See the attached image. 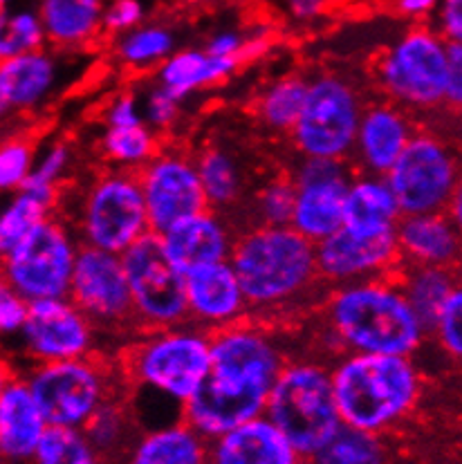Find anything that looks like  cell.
Returning <instances> with one entry per match:
<instances>
[{
	"instance_id": "cell-11",
	"label": "cell",
	"mask_w": 462,
	"mask_h": 464,
	"mask_svg": "<svg viewBox=\"0 0 462 464\" xmlns=\"http://www.w3.org/2000/svg\"><path fill=\"white\" fill-rule=\"evenodd\" d=\"M402 216L440 213L460 193V169L449 141L433 130H416L398 162L384 175Z\"/></svg>"
},
{
	"instance_id": "cell-49",
	"label": "cell",
	"mask_w": 462,
	"mask_h": 464,
	"mask_svg": "<svg viewBox=\"0 0 462 464\" xmlns=\"http://www.w3.org/2000/svg\"><path fill=\"white\" fill-rule=\"evenodd\" d=\"M433 16H436L433 30L447 43L462 39V0H440Z\"/></svg>"
},
{
	"instance_id": "cell-10",
	"label": "cell",
	"mask_w": 462,
	"mask_h": 464,
	"mask_svg": "<svg viewBox=\"0 0 462 464\" xmlns=\"http://www.w3.org/2000/svg\"><path fill=\"white\" fill-rule=\"evenodd\" d=\"M364 106V99L351 79L339 74L310 79L303 108L290 132L299 158L348 162Z\"/></svg>"
},
{
	"instance_id": "cell-23",
	"label": "cell",
	"mask_w": 462,
	"mask_h": 464,
	"mask_svg": "<svg viewBox=\"0 0 462 464\" xmlns=\"http://www.w3.org/2000/svg\"><path fill=\"white\" fill-rule=\"evenodd\" d=\"M399 263L454 267L460 258V225L445 211L402 216L395 225Z\"/></svg>"
},
{
	"instance_id": "cell-43",
	"label": "cell",
	"mask_w": 462,
	"mask_h": 464,
	"mask_svg": "<svg viewBox=\"0 0 462 464\" xmlns=\"http://www.w3.org/2000/svg\"><path fill=\"white\" fill-rule=\"evenodd\" d=\"M141 103V120L144 124L155 130L158 135L171 130L176 126V121L180 120V106L182 102L176 94L168 92L167 88H162L158 82L150 85L144 92V97H140Z\"/></svg>"
},
{
	"instance_id": "cell-36",
	"label": "cell",
	"mask_w": 462,
	"mask_h": 464,
	"mask_svg": "<svg viewBox=\"0 0 462 464\" xmlns=\"http://www.w3.org/2000/svg\"><path fill=\"white\" fill-rule=\"evenodd\" d=\"M159 135L150 130L146 124L124 126V128H103L99 150L103 160L112 164V169L138 170L158 153Z\"/></svg>"
},
{
	"instance_id": "cell-46",
	"label": "cell",
	"mask_w": 462,
	"mask_h": 464,
	"mask_svg": "<svg viewBox=\"0 0 462 464\" xmlns=\"http://www.w3.org/2000/svg\"><path fill=\"white\" fill-rule=\"evenodd\" d=\"M25 301L0 274V339H12L21 333L27 316Z\"/></svg>"
},
{
	"instance_id": "cell-40",
	"label": "cell",
	"mask_w": 462,
	"mask_h": 464,
	"mask_svg": "<svg viewBox=\"0 0 462 464\" xmlns=\"http://www.w3.org/2000/svg\"><path fill=\"white\" fill-rule=\"evenodd\" d=\"M70 167H72L70 146L63 141H54L43 153H36L34 167H32L30 178L23 188L30 191L32 196L41 198L47 205L56 207V200L61 196V184H63Z\"/></svg>"
},
{
	"instance_id": "cell-31",
	"label": "cell",
	"mask_w": 462,
	"mask_h": 464,
	"mask_svg": "<svg viewBox=\"0 0 462 464\" xmlns=\"http://www.w3.org/2000/svg\"><path fill=\"white\" fill-rule=\"evenodd\" d=\"M82 430L106 464H120L124 460L126 451L140 435L133 411L120 397L108 400Z\"/></svg>"
},
{
	"instance_id": "cell-53",
	"label": "cell",
	"mask_w": 462,
	"mask_h": 464,
	"mask_svg": "<svg viewBox=\"0 0 462 464\" xmlns=\"http://www.w3.org/2000/svg\"><path fill=\"white\" fill-rule=\"evenodd\" d=\"M14 377H16V372H14L12 363H9L7 357H5V354L0 353V391H3V388L7 386V383L12 382Z\"/></svg>"
},
{
	"instance_id": "cell-54",
	"label": "cell",
	"mask_w": 462,
	"mask_h": 464,
	"mask_svg": "<svg viewBox=\"0 0 462 464\" xmlns=\"http://www.w3.org/2000/svg\"><path fill=\"white\" fill-rule=\"evenodd\" d=\"M9 115H12V108H9L7 99H5L3 90H0V124H5L9 120Z\"/></svg>"
},
{
	"instance_id": "cell-18",
	"label": "cell",
	"mask_w": 462,
	"mask_h": 464,
	"mask_svg": "<svg viewBox=\"0 0 462 464\" xmlns=\"http://www.w3.org/2000/svg\"><path fill=\"white\" fill-rule=\"evenodd\" d=\"M314 256H317L319 278L325 287L390 276L399 267L395 229L380 231V234H357L342 227L314 245Z\"/></svg>"
},
{
	"instance_id": "cell-57",
	"label": "cell",
	"mask_w": 462,
	"mask_h": 464,
	"mask_svg": "<svg viewBox=\"0 0 462 464\" xmlns=\"http://www.w3.org/2000/svg\"><path fill=\"white\" fill-rule=\"evenodd\" d=\"M0 464H9L7 460H3V458H0Z\"/></svg>"
},
{
	"instance_id": "cell-55",
	"label": "cell",
	"mask_w": 462,
	"mask_h": 464,
	"mask_svg": "<svg viewBox=\"0 0 462 464\" xmlns=\"http://www.w3.org/2000/svg\"><path fill=\"white\" fill-rule=\"evenodd\" d=\"M182 3L197 5V7H200V5H216V3H223V0H182Z\"/></svg>"
},
{
	"instance_id": "cell-13",
	"label": "cell",
	"mask_w": 462,
	"mask_h": 464,
	"mask_svg": "<svg viewBox=\"0 0 462 464\" xmlns=\"http://www.w3.org/2000/svg\"><path fill=\"white\" fill-rule=\"evenodd\" d=\"M121 263L140 333L187 324L185 274L167 258L158 234L149 231L130 245L121 254Z\"/></svg>"
},
{
	"instance_id": "cell-26",
	"label": "cell",
	"mask_w": 462,
	"mask_h": 464,
	"mask_svg": "<svg viewBox=\"0 0 462 464\" xmlns=\"http://www.w3.org/2000/svg\"><path fill=\"white\" fill-rule=\"evenodd\" d=\"M103 7L106 0H39L45 43L65 52L92 45L103 34Z\"/></svg>"
},
{
	"instance_id": "cell-41",
	"label": "cell",
	"mask_w": 462,
	"mask_h": 464,
	"mask_svg": "<svg viewBox=\"0 0 462 464\" xmlns=\"http://www.w3.org/2000/svg\"><path fill=\"white\" fill-rule=\"evenodd\" d=\"M34 160L36 149L27 137H0V196L16 193L25 187Z\"/></svg>"
},
{
	"instance_id": "cell-15",
	"label": "cell",
	"mask_w": 462,
	"mask_h": 464,
	"mask_svg": "<svg viewBox=\"0 0 462 464\" xmlns=\"http://www.w3.org/2000/svg\"><path fill=\"white\" fill-rule=\"evenodd\" d=\"M68 298L99 333L138 330L121 256L82 245L74 260Z\"/></svg>"
},
{
	"instance_id": "cell-21",
	"label": "cell",
	"mask_w": 462,
	"mask_h": 464,
	"mask_svg": "<svg viewBox=\"0 0 462 464\" xmlns=\"http://www.w3.org/2000/svg\"><path fill=\"white\" fill-rule=\"evenodd\" d=\"M158 238L167 258L187 274L193 267L229 260L236 234L223 213L207 209L168 227Z\"/></svg>"
},
{
	"instance_id": "cell-1",
	"label": "cell",
	"mask_w": 462,
	"mask_h": 464,
	"mask_svg": "<svg viewBox=\"0 0 462 464\" xmlns=\"http://www.w3.org/2000/svg\"><path fill=\"white\" fill-rule=\"evenodd\" d=\"M209 372L182 406V420L209 440L265 413L267 392L287 362L274 333L243 319L209 334Z\"/></svg>"
},
{
	"instance_id": "cell-48",
	"label": "cell",
	"mask_w": 462,
	"mask_h": 464,
	"mask_svg": "<svg viewBox=\"0 0 462 464\" xmlns=\"http://www.w3.org/2000/svg\"><path fill=\"white\" fill-rule=\"evenodd\" d=\"M245 41H247V34H245V32L234 30V27H225V30H216L214 34L207 39L205 50L209 52V54L220 56V59H234L238 61L240 65H245Z\"/></svg>"
},
{
	"instance_id": "cell-4",
	"label": "cell",
	"mask_w": 462,
	"mask_h": 464,
	"mask_svg": "<svg viewBox=\"0 0 462 464\" xmlns=\"http://www.w3.org/2000/svg\"><path fill=\"white\" fill-rule=\"evenodd\" d=\"M342 424L389 438L418 411L422 371L409 354H339L330 363Z\"/></svg>"
},
{
	"instance_id": "cell-28",
	"label": "cell",
	"mask_w": 462,
	"mask_h": 464,
	"mask_svg": "<svg viewBox=\"0 0 462 464\" xmlns=\"http://www.w3.org/2000/svg\"><path fill=\"white\" fill-rule=\"evenodd\" d=\"M209 442L185 420L141 430L120 464H207Z\"/></svg>"
},
{
	"instance_id": "cell-8",
	"label": "cell",
	"mask_w": 462,
	"mask_h": 464,
	"mask_svg": "<svg viewBox=\"0 0 462 464\" xmlns=\"http://www.w3.org/2000/svg\"><path fill=\"white\" fill-rule=\"evenodd\" d=\"M375 79L384 97L411 115L447 108V41L433 27H411L381 52Z\"/></svg>"
},
{
	"instance_id": "cell-14",
	"label": "cell",
	"mask_w": 462,
	"mask_h": 464,
	"mask_svg": "<svg viewBox=\"0 0 462 464\" xmlns=\"http://www.w3.org/2000/svg\"><path fill=\"white\" fill-rule=\"evenodd\" d=\"M138 182L153 234H162L180 220L209 209L196 158L185 149L159 146L158 153L138 170Z\"/></svg>"
},
{
	"instance_id": "cell-44",
	"label": "cell",
	"mask_w": 462,
	"mask_h": 464,
	"mask_svg": "<svg viewBox=\"0 0 462 464\" xmlns=\"http://www.w3.org/2000/svg\"><path fill=\"white\" fill-rule=\"evenodd\" d=\"M438 339L442 353L449 359H460L462 354V290L454 292L442 305L431 333Z\"/></svg>"
},
{
	"instance_id": "cell-56",
	"label": "cell",
	"mask_w": 462,
	"mask_h": 464,
	"mask_svg": "<svg viewBox=\"0 0 462 464\" xmlns=\"http://www.w3.org/2000/svg\"><path fill=\"white\" fill-rule=\"evenodd\" d=\"M14 3H16V0H0V12H5V9H12Z\"/></svg>"
},
{
	"instance_id": "cell-37",
	"label": "cell",
	"mask_w": 462,
	"mask_h": 464,
	"mask_svg": "<svg viewBox=\"0 0 462 464\" xmlns=\"http://www.w3.org/2000/svg\"><path fill=\"white\" fill-rule=\"evenodd\" d=\"M54 207L47 205L30 191L12 193L7 205L0 209V260L5 258L27 234L36 229L47 216H52Z\"/></svg>"
},
{
	"instance_id": "cell-3",
	"label": "cell",
	"mask_w": 462,
	"mask_h": 464,
	"mask_svg": "<svg viewBox=\"0 0 462 464\" xmlns=\"http://www.w3.org/2000/svg\"><path fill=\"white\" fill-rule=\"evenodd\" d=\"M229 263L247 298L249 319L303 305L323 285L314 245L290 225H252L236 234Z\"/></svg>"
},
{
	"instance_id": "cell-38",
	"label": "cell",
	"mask_w": 462,
	"mask_h": 464,
	"mask_svg": "<svg viewBox=\"0 0 462 464\" xmlns=\"http://www.w3.org/2000/svg\"><path fill=\"white\" fill-rule=\"evenodd\" d=\"M45 45V32L36 9L14 5L0 12V63Z\"/></svg>"
},
{
	"instance_id": "cell-39",
	"label": "cell",
	"mask_w": 462,
	"mask_h": 464,
	"mask_svg": "<svg viewBox=\"0 0 462 464\" xmlns=\"http://www.w3.org/2000/svg\"><path fill=\"white\" fill-rule=\"evenodd\" d=\"M32 464H106L82 429L47 426L36 447Z\"/></svg>"
},
{
	"instance_id": "cell-33",
	"label": "cell",
	"mask_w": 462,
	"mask_h": 464,
	"mask_svg": "<svg viewBox=\"0 0 462 464\" xmlns=\"http://www.w3.org/2000/svg\"><path fill=\"white\" fill-rule=\"evenodd\" d=\"M393 451L386 435L352 429L342 424L322 449L313 453L305 464H390Z\"/></svg>"
},
{
	"instance_id": "cell-2",
	"label": "cell",
	"mask_w": 462,
	"mask_h": 464,
	"mask_svg": "<svg viewBox=\"0 0 462 464\" xmlns=\"http://www.w3.org/2000/svg\"><path fill=\"white\" fill-rule=\"evenodd\" d=\"M322 339L339 354H413L427 330L413 314L395 274L328 287L322 303Z\"/></svg>"
},
{
	"instance_id": "cell-25",
	"label": "cell",
	"mask_w": 462,
	"mask_h": 464,
	"mask_svg": "<svg viewBox=\"0 0 462 464\" xmlns=\"http://www.w3.org/2000/svg\"><path fill=\"white\" fill-rule=\"evenodd\" d=\"M59 83V63L45 47L0 63V90L12 112L41 108Z\"/></svg>"
},
{
	"instance_id": "cell-32",
	"label": "cell",
	"mask_w": 462,
	"mask_h": 464,
	"mask_svg": "<svg viewBox=\"0 0 462 464\" xmlns=\"http://www.w3.org/2000/svg\"><path fill=\"white\" fill-rule=\"evenodd\" d=\"M193 158L209 209L223 213L238 205L243 198L245 179L234 155L220 146H207Z\"/></svg>"
},
{
	"instance_id": "cell-52",
	"label": "cell",
	"mask_w": 462,
	"mask_h": 464,
	"mask_svg": "<svg viewBox=\"0 0 462 464\" xmlns=\"http://www.w3.org/2000/svg\"><path fill=\"white\" fill-rule=\"evenodd\" d=\"M438 3L440 0H395V9H398L399 16L419 21V18L433 16Z\"/></svg>"
},
{
	"instance_id": "cell-9",
	"label": "cell",
	"mask_w": 462,
	"mask_h": 464,
	"mask_svg": "<svg viewBox=\"0 0 462 464\" xmlns=\"http://www.w3.org/2000/svg\"><path fill=\"white\" fill-rule=\"evenodd\" d=\"M47 426L83 429L88 420L112 400L115 377L111 363L94 354L68 362L36 363L23 375Z\"/></svg>"
},
{
	"instance_id": "cell-20",
	"label": "cell",
	"mask_w": 462,
	"mask_h": 464,
	"mask_svg": "<svg viewBox=\"0 0 462 464\" xmlns=\"http://www.w3.org/2000/svg\"><path fill=\"white\" fill-rule=\"evenodd\" d=\"M416 130L418 126L411 112L389 99L364 106L351 153V162L355 164L352 170L386 175Z\"/></svg>"
},
{
	"instance_id": "cell-12",
	"label": "cell",
	"mask_w": 462,
	"mask_h": 464,
	"mask_svg": "<svg viewBox=\"0 0 462 464\" xmlns=\"http://www.w3.org/2000/svg\"><path fill=\"white\" fill-rule=\"evenodd\" d=\"M79 240L54 213L0 260V274L27 303L68 296Z\"/></svg>"
},
{
	"instance_id": "cell-6",
	"label": "cell",
	"mask_w": 462,
	"mask_h": 464,
	"mask_svg": "<svg viewBox=\"0 0 462 464\" xmlns=\"http://www.w3.org/2000/svg\"><path fill=\"white\" fill-rule=\"evenodd\" d=\"M263 415L308 460L342 426L330 362L314 357L287 359L267 392Z\"/></svg>"
},
{
	"instance_id": "cell-22",
	"label": "cell",
	"mask_w": 462,
	"mask_h": 464,
	"mask_svg": "<svg viewBox=\"0 0 462 464\" xmlns=\"http://www.w3.org/2000/svg\"><path fill=\"white\" fill-rule=\"evenodd\" d=\"M207 464H305L265 415L209 440Z\"/></svg>"
},
{
	"instance_id": "cell-24",
	"label": "cell",
	"mask_w": 462,
	"mask_h": 464,
	"mask_svg": "<svg viewBox=\"0 0 462 464\" xmlns=\"http://www.w3.org/2000/svg\"><path fill=\"white\" fill-rule=\"evenodd\" d=\"M47 430L30 386L16 375L0 391V458L7 462H30Z\"/></svg>"
},
{
	"instance_id": "cell-16",
	"label": "cell",
	"mask_w": 462,
	"mask_h": 464,
	"mask_svg": "<svg viewBox=\"0 0 462 464\" xmlns=\"http://www.w3.org/2000/svg\"><path fill=\"white\" fill-rule=\"evenodd\" d=\"M16 339L30 366H36L91 357L97 353L99 330L68 296L41 298L27 305Z\"/></svg>"
},
{
	"instance_id": "cell-34",
	"label": "cell",
	"mask_w": 462,
	"mask_h": 464,
	"mask_svg": "<svg viewBox=\"0 0 462 464\" xmlns=\"http://www.w3.org/2000/svg\"><path fill=\"white\" fill-rule=\"evenodd\" d=\"M176 32L164 23H141L126 34L115 36V56L121 65L138 72L158 70L178 50Z\"/></svg>"
},
{
	"instance_id": "cell-47",
	"label": "cell",
	"mask_w": 462,
	"mask_h": 464,
	"mask_svg": "<svg viewBox=\"0 0 462 464\" xmlns=\"http://www.w3.org/2000/svg\"><path fill=\"white\" fill-rule=\"evenodd\" d=\"M103 124L106 128H124L144 124L141 120V103L135 92H120L108 102L103 111Z\"/></svg>"
},
{
	"instance_id": "cell-45",
	"label": "cell",
	"mask_w": 462,
	"mask_h": 464,
	"mask_svg": "<svg viewBox=\"0 0 462 464\" xmlns=\"http://www.w3.org/2000/svg\"><path fill=\"white\" fill-rule=\"evenodd\" d=\"M146 21L144 0H106L101 32L106 36H121Z\"/></svg>"
},
{
	"instance_id": "cell-7",
	"label": "cell",
	"mask_w": 462,
	"mask_h": 464,
	"mask_svg": "<svg viewBox=\"0 0 462 464\" xmlns=\"http://www.w3.org/2000/svg\"><path fill=\"white\" fill-rule=\"evenodd\" d=\"M68 225L79 245L124 254L150 231L138 173L111 169L92 178L79 196L74 220Z\"/></svg>"
},
{
	"instance_id": "cell-27",
	"label": "cell",
	"mask_w": 462,
	"mask_h": 464,
	"mask_svg": "<svg viewBox=\"0 0 462 464\" xmlns=\"http://www.w3.org/2000/svg\"><path fill=\"white\" fill-rule=\"evenodd\" d=\"M402 218L384 175L352 173L343 198V229L357 234L393 231Z\"/></svg>"
},
{
	"instance_id": "cell-17",
	"label": "cell",
	"mask_w": 462,
	"mask_h": 464,
	"mask_svg": "<svg viewBox=\"0 0 462 464\" xmlns=\"http://www.w3.org/2000/svg\"><path fill=\"white\" fill-rule=\"evenodd\" d=\"M352 164L342 160L301 158L290 173L294 209L290 227L317 245L343 225V198L352 178Z\"/></svg>"
},
{
	"instance_id": "cell-51",
	"label": "cell",
	"mask_w": 462,
	"mask_h": 464,
	"mask_svg": "<svg viewBox=\"0 0 462 464\" xmlns=\"http://www.w3.org/2000/svg\"><path fill=\"white\" fill-rule=\"evenodd\" d=\"M330 0H285V9L294 21L310 23L328 9Z\"/></svg>"
},
{
	"instance_id": "cell-42",
	"label": "cell",
	"mask_w": 462,
	"mask_h": 464,
	"mask_svg": "<svg viewBox=\"0 0 462 464\" xmlns=\"http://www.w3.org/2000/svg\"><path fill=\"white\" fill-rule=\"evenodd\" d=\"M292 209H294V184L290 175L272 179L265 187L258 188L252 202L256 225L287 227L292 220Z\"/></svg>"
},
{
	"instance_id": "cell-5",
	"label": "cell",
	"mask_w": 462,
	"mask_h": 464,
	"mask_svg": "<svg viewBox=\"0 0 462 464\" xmlns=\"http://www.w3.org/2000/svg\"><path fill=\"white\" fill-rule=\"evenodd\" d=\"M209 333L193 324L144 330L121 357L126 382L144 388L182 411L209 372Z\"/></svg>"
},
{
	"instance_id": "cell-19",
	"label": "cell",
	"mask_w": 462,
	"mask_h": 464,
	"mask_svg": "<svg viewBox=\"0 0 462 464\" xmlns=\"http://www.w3.org/2000/svg\"><path fill=\"white\" fill-rule=\"evenodd\" d=\"M185 296L187 321L209 334L249 316L247 298L229 260L188 269Z\"/></svg>"
},
{
	"instance_id": "cell-30",
	"label": "cell",
	"mask_w": 462,
	"mask_h": 464,
	"mask_svg": "<svg viewBox=\"0 0 462 464\" xmlns=\"http://www.w3.org/2000/svg\"><path fill=\"white\" fill-rule=\"evenodd\" d=\"M395 278H398L399 290L411 305L413 314L418 316V321L428 334L447 298L458 290V274L454 267L399 263Z\"/></svg>"
},
{
	"instance_id": "cell-35",
	"label": "cell",
	"mask_w": 462,
	"mask_h": 464,
	"mask_svg": "<svg viewBox=\"0 0 462 464\" xmlns=\"http://www.w3.org/2000/svg\"><path fill=\"white\" fill-rule=\"evenodd\" d=\"M308 79L287 74L276 79L256 97V117L267 130L290 135L303 108Z\"/></svg>"
},
{
	"instance_id": "cell-50",
	"label": "cell",
	"mask_w": 462,
	"mask_h": 464,
	"mask_svg": "<svg viewBox=\"0 0 462 464\" xmlns=\"http://www.w3.org/2000/svg\"><path fill=\"white\" fill-rule=\"evenodd\" d=\"M449 79H447V108H460L462 102V45L460 41L447 43Z\"/></svg>"
},
{
	"instance_id": "cell-29",
	"label": "cell",
	"mask_w": 462,
	"mask_h": 464,
	"mask_svg": "<svg viewBox=\"0 0 462 464\" xmlns=\"http://www.w3.org/2000/svg\"><path fill=\"white\" fill-rule=\"evenodd\" d=\"M238 68V61L220 59V56L209 54L205 47H187V50H176L164 59V63L158 68L155 82L176 94L180 102H185L187 97L200 90L225 83Z\"/></svg>"
}]
</instances>
